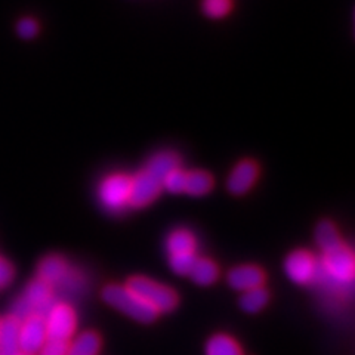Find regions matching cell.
<instances>
[{"mask_svg":"<svg viewBox=\"0 0 355 355\" xmlns=\"http://www.w3.org/2000/svg\"><path fill=\"white\" fill-rule=\"evenodd\" d=\"M103 299L110 306L123 313L139 323H151L159 317V313L153 306L133 293L126 284H108L103 288Z\"/></svg>","mask_w":355,"mask_h":355,"instance_id":"1","label":"cell"},{"mask_svg":"<svg viewBox=\"0 0 355 355\" xmlns=\"http://www.w3.org/2000/svg\"><path fill=\"white\" fill-rule=\"evenodd\" d=\"M162 191V182L155 180L148 172L141 171L135 176H132L129 206L132 207H146L151 205Z\"/></svg>","mask_w":355,"mask_h":355,"instance_id":"9","label":"cell"},{"mask_svg":"<svg viewBox=\"0 0 355 355\" xmlns=\"http://www.w3.org/2000/svg\"><path fill=\"white\" fill-rule=\"evenodd\" d=\"M132 176L126 173H113L105 176L98 187V197L101 205L110 212H120L129 206Z\"/></svg>","mask_w":355,"mask_h":355,"instance_id":"5","label":"cell"},{"mask_svg":"<svg viewBox=\"0 0 355 355\" xmlns=\"http://www.w3.org/2000/svg\"><path fill=\"white\" fill-rule=\"evenodd\" d=\"M196 259L197 257L194 252L173 253V254H169V266L171 270L178 275H190Z\"/></svg>","mask_w":355,"mask_h":355,"instance_id":"22","label":"cell"},{"mask_svg":"<svg viewBox=\"0 0 355 355\" xmlns=\"http://www.w3.org/2000/svg\"><path fill=\"white\" fill-rule=\"evenodd\" d=\"M318 272H321V275L333 286L351 288L355 272L352 250L347 244L340 243L339 246L323 252V258L318 263Z\"/></svg>","mask_w":355,"mask_h":355,"instance_id":"2","label":"cell"},{"mask_svg":"<svg viewBox=\"0 0 355 355\" xmlns=\"http://www.w3.org/2000/svg\"><path fill=\"white\" fill-rule=\"evenodd\" d=\"M17 355H28V354H24V352H18Z\"/></svg>","mask_w":355,"mask_h":355,"instance_id":"28","label":"cell"},{"mask_svg":"<svg viewBox=\"0 0 355 355\" xmlns=\"http://www.w3.org/2000/svg\"><path fill=\"white\" fill-rule=\"evenodd\" d=\"M14 279V266L6 259L0 258V287L8 286Z\"/></svg>","mask_w":355,"mask_h":355,"instance_id":"27","label":"cell"},{"mask_svg":"<svg viewBox=\"0 0 355 355\" xmlns=\"http://www.w3.org/2000/svg\"><path fill=\"white\" fill-rule=\"evenodd\" d=\"M101 351V338L95 331H83L69 342L67 355H98Z\"/></svg>","mask_w":355,"mask_h":355,"instance_id":"15","label":"cell"},{"mask_svg":"<svg viewBox=\"0 0 355 355\" xmlns=\"http://www.w3.org/2000/svg\"><path fill=\"white\" fill-rule=\"evenodd\" d=\"M214 187V178L203 171H191L185 173L184 193L200 197L207 194Z\"/></svg>","mask_w":355,"mask_h":355,"instance_id":"18","label":"cell"},{"mask_svg":"<svg viewBox=\"0 0 355 355\" xmlns=\"http://www.w3.org/2000/svg\"><path fill=\"white\" fill-rule=\"evenodd\" d=\"M227 280L234 291L248 292L250 288L263 286L265 272L257 265H239L228 272Z\"/></svg>","mask_w":355,"mask_h":355,"instance_id":"11","label":"cell"},{"mask_svg":"<svg viewBox=\"0 0 355 355\" xmlns=\"http://www.w3.org/2000/svg\"><path fill=\"white\" fill-rule=\"evenodd\" d=\"M126 286L133 293H137L144 302L153 306L157 313H169L178 305V295L169 286L154 282L148 277L133 275Z\"/></svg>","mask_w":355,"mask_h":355,"instance_id":"4","label":"cell"},{"mask_svg":"<svg viewBox=\"0 0 355 355\" xmlns=\"http://www.w3.org/2000/svg\"><path fill=\"white\" fill-rule=\"evenodd\" d=\"M206 355H244L239 342L228 335H215L206 343Z\"/></svg>","mask_w":355,"mask_h":355,"instance_id":"19","label":"cell"},{"mask_svg":"<svg viewBox=\"0 0 355 355\" xmlns=\"http://www.w3.org/2000/svg\"><path fill=\"white\" fill-rule=\"evenodd\" d=\"M203 10L210 18H222L231 10V0H203Z\"/></svg>","mask_w":355,"mask_h":355,"instance_id":"24","label":"cell"},{"mask_svg":"<svg viewBox=\"0 0 355 355\" xmlns=\"http://www.w3.org/2000/svg\"><path fill=\"white\" fill-rule=\"evenodd\" d=\"M48 340L44 317L33 315L19 323V352L36 355Z\"/></svg>","mask_w":355,"mask_h":355,"instance_id":"8","label":"cell"},{"mask_svg":"<svg viewBox=\"0 0 355 355\" xmlns=\"http://www.w3.org/2000/svg\"><path fill=\"white\" fill-rule=\"evenodd\" d=\"M270 301V293L263 286L250 288L248 292H243L240 297V306L243 311L249 314H257L262 311Z\"/></svg>","mask_w":355,"mask_h":355,"instance_id":"20","label":"cell"},{"mask_svg":"<svg viewBox=\"0 0 355 355\" xmlns=\"http://www.w3.org/2000/svg\"><path fill=\"white\" fill-rule=\"evenodd\" d=\"M185 173L181 168H178L172 172H169L163 178L162 181V188L164 190H168L172 194H180L184 193V188H185Z\"/></svg>","mask_w":355,"mask_h":355,"instance_id":"23","label":"cell"},{"mask_svg":"<svg viewBox=\"0 0 355 355\" xmlns=\"http://www.w3.org/2000/svg\"><path fill=\"white\" fill-rule=\"evenodd\" d=\"M0 327H2V318H0Z\"/></svg>","mask_w":355,"mask_h":355,"instance_id":"29","label":"cell"},{"mask_svg":"<svg viewBox=\"0 0 355 355\" xmlns=\"http://www.w3.org/2000/svg\"><path fill=\"white\" fill-rule=\"evenodd\" d=\"M67 349H69V342L48 339L36 355H67Z\"/></svg>","mask_w":355,"mask_h":355,"instance_id":"26","label":"cell"},{"mask_svg":"<svg viewBox=\"0 0 355 355\" xmlns=\"http://www.w3.org/2000/svg\"><path fill=\"white\" fill-rule=\"evenodd\" d=\"M315 241L323 252L336 248L342 243L340 237H339V231L331 220H321L317 225Z\"/></svg>","mask_w":355,"mask_h":355,"instance_id":"21","label":"cell"},{"mask_svg":"<svg viewBox=\"0 0 355 355\" xmlns=\"http://www.w3.org/2000/svg\"><path fill=\"white\" fill-rule=\"evenodd\" d=\"M19 323L14 315L2 318L0 327V355H17L19 352Z\"/></svg>","mask_w":355,"mask_h":355,"instance_id":"13","label":"cell"},{"mask_svg":"<svg viewBox=\"0 0 355 355\" xmlns=\"http://www.w3.org/2000/svg\"><path fill=\"white\" fill-rule=\"evenodd\" d=\"M258 173L259 171L257 163H253L250 160L240 162L228 176L227 187L230 193L236 196L246 194L253 187V184L257 182Z\"/></svg>","mask_w":355,"mask_h":355,"instance_id":"10","label":"cell"},{"mask_svg":"<svg viewBox=\"0 0 355 355\" xmlns=\"http://www.w3.org/2000/svg\"><path fill=\"white\" fill-rule=\"evenodd\" d=\"M48 339L70 342L77 329V315L71 305L65 302H55L44 315Z\"/></svg>","mask_w":355,"mask_h":355,"instance_id":"6","label":"cell"},{"mask_svg":"<svg viewBox=\"0 0 355 355\" xmlns=\"http://www.w3.org/2000/svg\"><path fill=\"white\" fill-rule=\"evenodd\" d=\"M57 302L53 297V288L43 283L42 280H33L12 306L10 315H14L19 321L33 315L44 317L52 305Z\"/></svg>","mask_w":355,"mask_h":355,"instance_id":"3","label":"cell"},{"mask_svg":"<svg viewBox=\"0 0 355 355\" xmlns=\"http://www.w3.org/2000/svg\"><path fill=\"white\" fill-rule=\"evenodd\" d=\"M197 248V240L191 231L188 230H175L166 239V249L169 254L173 253H185V252H194Z\"/></svg>","mask_w":355,"mask_h":355,"instance_id":"17","label":"cell"},{"mask_svg":"<svg viewBox=\"0 0 355 355\" xmlns=\"http://www.w3.org/2000/svg\"><path fill=\"white\" fill-rule=\"evenodd\" d=\"M190 277L191 280L198 286H210L218 280L219 268L212 259L197 258L191 268Z\"/></svg>","mask_w":355,"mask_h":355,"instance_id":"16","label":"cell"},{"mask_svg":"<svg viewBox=\"0 0 355 355\" xmlns=\"http://www.w3.org/2000/svg\"><path fill=\"white\" fill-rule=\"evenodd\" d=\"M286 275L296 284H311L318 279V262L313 253L295 250L284 261Z\"/></svg>","mask_w":355,"mask_h":355,"instance_id":"7","label":"cell"},{"mask_svg":"<svg viewBox=\"0 0 355 355\" xmlns=\"http://www.w3.org/2000/svg\"><path fill=\"white\" fill-rule=\"evenodd\" d=\"M17 33L22 39H33L37 36L39 33V24L36 19L33 18H22L17 24Z\"/></svg>","mask_w":355,"mask_h":355,"instance_id":"25","label":"cell"},{"mask_svg":"<svg viewBox=\"0 0 355 355\" xmlns=\"http://www.w3.org/2000/svg\"><path fill=\"white\" fill-rule=\"evenodd\" d=\"M69 271L70 266L62 257L49 254V257L43 258L37 266V279L55 288L62 283Z\"/></svg>","mask_w":355,"mask_h":355,"instance_id":"12","label":"cell"},{"mask_svg":"<svg viewBox=\"0 0 355 355\" xmlns=\"http://www.w3.org/2000/svg\"><path fill=\"white\" fill-rule=\"evenodd\" d=\"M178 168H181V160L178 157V154L172 151H162L153 155L144 171L162 182L166 175Z\"/></svg>","mask_w":355,"mask_h":355,"instance_id":"14","label":"cell"}]
</instances>
